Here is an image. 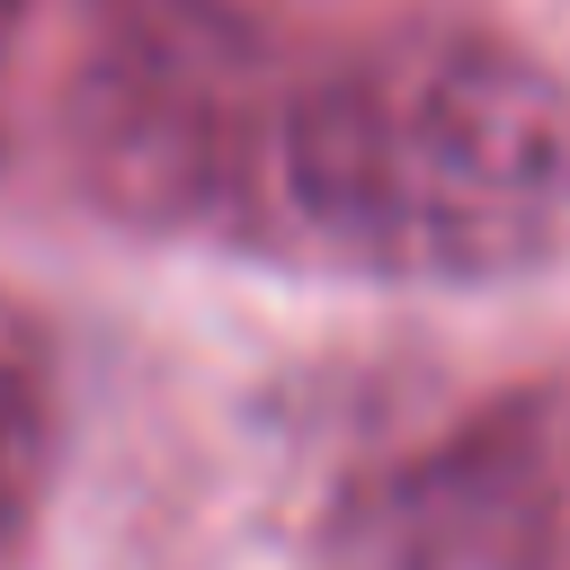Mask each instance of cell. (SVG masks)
Wrapping results in <instances>:
<instances>
[{
  "label": "cell",
  "instance_id": "cell-4",
  "mask_svg": "<svg viewBox=\"0 0 570 570\" xmlns=\"http://www.w3.org/2000/svg\"><path fill=\"white\" fill-rule=\"evenodd\" d=\"M18 36H27V0H0V80H9V53H18Z\"/></svg>",
  "mask_w": 570,
  "mask_h": 570
},
{
  "label": "cell",
  "instance_id": "cell-3",
  "mask_svg": "<svg viewBox=\"0 0 570 570\" xmlns=\"http://www.w3.org/2000/svg\"><path fill=\"white\" fill-rule=\"evenodd\" d=\"M45 472V392H36V365L0 338V525L27 508Z\"/></svg>",
  "mask_w": 570,
  "mask_h": 570
},
{
  "label": "cell",
  "instance_id": "cell-2",
  "mask_svg": "<svg viewBox=\"0 0 570 570\" xmlns=\"http://www.w3.org/2000/svg\"><path fill=\"white\" fill-rule=\"evenodd\" d=\"M570 534V436L534 401L472 419L356 490L338 570H552Z\"/></svg>",
  "mask_w": 570,
  "mask_h": 570
},
{
  "label": "cell",
  "instance_id": "cell-1",
  "mask_svg": "<svg viewBox=\"0 0 570 570\" xmlns=\"http://www.w3.org/2000/svg\"><path fill=\"white\" fill-rule=\"evenodd\" d=\"M267 178L365 276H508L570 232V89L490 36H383L276 107Z\"/></svg>",
  "mask_w": 570,
  "mask_h": 570
}]
</instances>
